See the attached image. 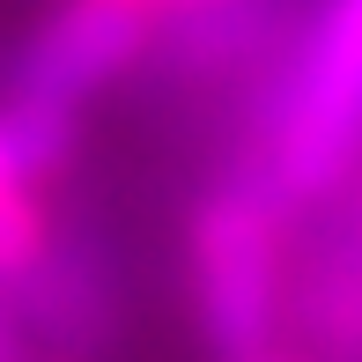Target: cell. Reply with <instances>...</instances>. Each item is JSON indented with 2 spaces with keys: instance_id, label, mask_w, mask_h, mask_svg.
I'll return each mask as SVG.
<instances>
[{
  "instance_id": "6da1fadb",
  "label": "cell",
  "mask_w": 362,
  "mask_h": 362,
  "mask_svg": "<svg viewBox=\"0 0 362 362\" xmlns=\"http://www.w3.org/2000/svg\"><path fill=\"white\" fill-rule=\"evenodd\" d=\"M252 170L288 207L325 200L362 170V0H318L288 30Z\"/></svg>"
},
{
  "instance_id": "7a4b0ae2",
  "label": "cell",
  "mask_w": 362,
  "mask_h": 362,
  "mask_svg": "<svg viewBox=\"0 0 362 362\" xmlns=\"http://www.w3.org/2000/svg\"><path fill=\"white\" fill-rule=\"evenodd\" d=\"M288 215L296 207L267 177L244 170L215 177L185 222V281L192 318L215 362H267L281 355L288 318Z\"/></svg>"
},
{
  "instance_id": "3957f363",
  "label": "cell",
  "mask_w": 362,
  "mask_h": 362,
  "mask_svg": "<svg viewBox=\"0 0 362 362\" xmlns=\"http://www.w3.org/2000/svg\"><path fill=\"white\" fill-rule=\"evenodd\" d=\"M156 37H163V15L148 0H52L8 52L0 89L30 96V104L89 111V96L126 81Z\"/></svg>"
},
{
  "instance_id": "277c9868",
  "label": "cell",
  "mask_w": 362,
  "mask_h": 362,
  "mask_svg": "<svg viewBox=\"0 0 362 362\" xmlns=\"http://www.w3.org/2000/svg\"><path fill=\"white\" fill-rule=\"evenodd\" d=\"M15 296H23L45 355L96 362L119 340V267H111V244L96 229H59L52 252L30 267V281Z\"/></svg>"
},
{
  "instance_id": "5b68a950",
  "label": "cell",
  "mask_w": 362,
  "mask_h": 362,
  "mask_svg": "<svg viewBox=\"0 0 362 362\" xmlns=\"http://www.w3.org/2000/svg\"><path fill=\"white\" fill-rule=\"evenodd\" d=\"M303 23V15L288 8V0H207V8L192 15H170L163 23V45H170L177 74H244L259 67V59H281L288 30Z\"/></svg>"
},
{
  "instance_id": "8992f818",
  "label": "cell",
  "mask_w": 362,
  "mask_h": 362,
  "mask_svg": "<svg viewBox=\"0 0 362 362\" xmlns=\"http://www.w3.org/2000/svg\"><path fill=\"white\" fill-rule=\"evenodd\" d=\"M74 141H81V111L0 89V185H52L74 163Z\"/></svg>"
},
{
  "instance_id": "52a82bcc",
  "label": "cell",
  "mask_w": 362,
  "mask_h": 362,
  "mask_svg": "<svg viewBox=\"0 0 362 362\" xmlns=\"http://www.w3.org/2000/svg\"><path fill=\"white\" fill-rule=\"evenodd\" d=\"M59 222H52V200L45 185H0V288H23L30 267L52 252Z\"/></svg>"
},
{
  "instance_id": "ba28073f",
  "label": "cell",
  "mask_w": 362,
  "mask_h": 362,
  "mask_svg": "<svg viewBox=\"0 0 362 362\" xmlns=\"http://www.w3.org/2000/svg\"><path fill=\"white\" fill-rule=\"evenodd\" d=\"M0 362H45V340H37L15 288H0Z\"/></svg>"
},
{
  "instance_id": "9c48e42d",
  "label": "cell",
  "mask_w": 362,
  "mask_h": 362,
  "mask_svg": "<svg viewBox=\"0 0 362 362\" xmlns=\"http://www.w3.org/2000/svg\"><path fill=\"white\" fill-rule=\"evenodd\" d=\"M148 8H156L163 23H170V15H192V8H207V0H148Z\"/></svg>"
},
{
  "instance_id": "30bf717a",
  "label": "cell",
  "mask_w": 362,
  "mask_h": 362,
  "mask_svg": "<svg viewBox=\"0 0 362 362\" xmlns=\"http://www.w3.org/2000/svg\"><path fill=\"white\" fill-rule=\"evenodd\" d=\"M267 362H303V355H267Z\"/></svg>"
},
{
  "instance_id": "8fae6325",
  "label": "cell",
  "mask_w": 362,
  "mask_h": 362,
  "mask_svg": "<svg viewBox=\"0 0 362 362\" xmlns=\"http://www.w3.org/2000/svg\"><path fill=\"white\" fill-rule=\"evenodd\" d=\"M45 362H74V355H45Z\"/></svg>"
}]
</instances>
